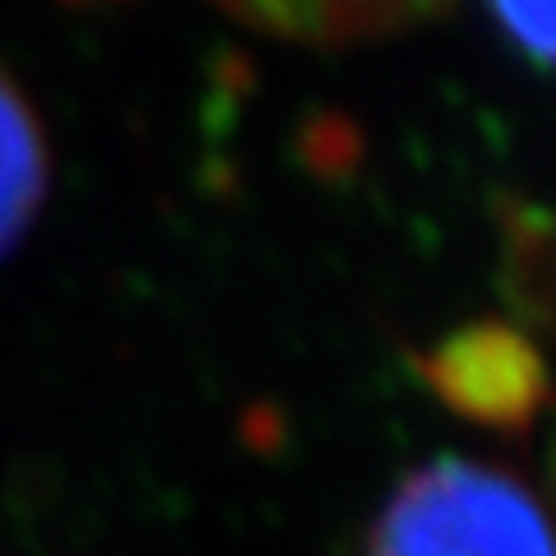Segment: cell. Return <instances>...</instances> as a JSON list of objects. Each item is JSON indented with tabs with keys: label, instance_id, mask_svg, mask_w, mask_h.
<instances>
[{
	"label": "cell",
	"instance_id": "obj_1",
	"mask_svg": "<svg viewBox=\"0 0 556 556\" xmlns=\"http://www.w3.org/2000/svg\"><path fill=\"white\" fill-rule=\"evenodd\" d=\"M371 556H552L543 506L501 468L437 459L399 486Z\"/></svg>",
	"mask_w": 556,
	"mask_h": 556
},
{
	"label": "cell",
	"instance_id": "obj_2",
	"mask_svg": "<svg viewBox=\"0 0 556 556\" xmlns=\"http://www.w3.org/2000/svg\"><path fill=\"white\" fill-rule=\"evenodd\" d=\"M47 190V149L20 89L0 75V255L24 237Z\"/></svg>",
	"mask_w": 556,
	"mask_h": 556
},
{
	"label": "cell",
	"instance_id": "obj_3",
	"mask_svg": "<svg viewBox=\"0 0 556 556\" xmlns=\"http://www.w3.org/2000/svg\"><path fill=\"white\" fill-rule=\"evenodd\" d=\"M496 14L510 28V38H519V47H529L538 61L552 56V10L547 5H506Z\"/></svg>",
	"mask_w": 556,
	"mask_h": 556
}]
</instances>
